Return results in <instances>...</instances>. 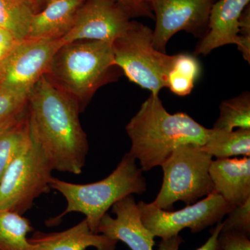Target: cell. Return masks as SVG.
Masks as SVG:
<instances>
[{
  "label": "cell",
  "mask_w": 250,
  "mask_h": 250,
  "mask_svg": "<svg viewBox=\"0 0 250 250\" xmlns=\"http://www.w3.org/2000/svg\"><path fill=\"white\" fill-rule=\"evenodd\" d=\"M238 48L243 58L250 62V4L243 10L239 20Z\"/></svg>",
  "instance_id": "4316f807"
},
{
  "label": "cell",
  "mask_w": 250,
  "mask_h": 250,
  "mask_svg": "<svg viewBox=\"0 0 250 250\" xmlns=\"http://www.w3.org/2000/svg\"><path fill=\"white\" fill-rule=\"evenodd\" d=\"M85 0H49L31 21L27 39H61L70 31Z\"/></svg>",
  "instance_id": "2e32d148"
},
{
  "label": "cell",
  "mask_w": 250,
  "mask_h": 250,
  "mask_svg": "<svg viewBox=\"0 0 250 250\" xmlns=\"http://www.w3.org/2000/svg\"><path fill=\"white\" fill-rule=\"evenodd\" d=\"M222 229V221L217 223L215 228L210 230V236L205 244L195 250H216L217 240ZM184 242L180 235L168 239H161L158 250H179L181 244Z\"/></svg>",
  "instance_id": "d4e9b609"
},
{
  "label": "cell",
  "mask_w": 250,
  "mask_h": 250,
  "mask_svg": "<svg viewBox=\"0 0 250 250\" xmlns=\"http://www.w3.org/2000/svg\"><path fill=\"white\" fill-rule=\"evenodd\" d=\"M34 230L31 222L23 215L0 210V250H34L27 238Z\"/></svg>",
  "instance_id": "ffe728a7"
},
{
  "label": "cell",
  "mask_w": 250,
  "mask_h": 250,
  "mask_svg": "<svg viewBox=\"0 0 250 250\" xmlns=\"http://www.w3.org/2000/svg\"><path fill=\"white\" fill-rule=\"evenodd\" d=\"M220 115L213 129L231 131L234 128L250 129V95L245 92L220 104Z\"/></svg>",
  "instance_id": "44dd1931"
},
{
  "label": "cell",
  "mask_w": 250,
  "mask_h": 250,
  "mask_svg": "<svg viewBox=\"0 0 250 250\" xmlns=\"http://www.w3.org/2000/svg\"><path fill=\"white\" fill-rule=\"evenodd\" d=\"M170 70L180 75L181 77L189 79L195 82L200 76L201 67L198 61L193 56L180 54L175 55Z\"/></svg>",
  "instance_id": "cb8c5ba5"
},
{
  "label": "cell",
  "mask_w": 250,
  "mask_h": 250,
  "mask_svg": "<svg viewBox=\"0 0 250 250\" xmlns=\"http://www.w3.org/2000/svg\"><path fill=\"white\" fill-rule=\"evenodd\" d=\"M118 1L127 9L131 15L147 16L150 15V13L140 7L138 4L137 0H118Z\"/></svg>",
  "instance_id": "f546056e"
},
{
  "label": "cell",
  "mask_w": 250,
  "mask_h": 250,
  "mask_svg": "<svg viewBox=\"0 0 250 250\" xmlns=\"http://www.w3.org/2000/svg\"><path fill=\"white\" fill-rule=\"evenodd\" d=\"M28 109L0 132V182L13 161L31 143Z\"/></svg>",
  "instance_id": "e0dca14e"
},
{
  "label": "cell",
  "mask_w": 250,
  "mask_h": 250,
  "mask_svg": "<svg viewBox=\"0 0 250 250\" xmlns=\"http://www.w3.org/2000/svg\"><path fill=\"white\" fill-rule=\"evenodd\" d=\"M12 33L0 28V63L21 42Z\"/></svg>",
  "instance_id": "f1b7e54d"
},
{
  "label": "cell",
  "mask_w": 250,
  "mask_h": 250,
  "mask_svg": "<svg viewBox=\"0 0 250 250\" xmlns=\"http://www.w3.org/2000/svg\"><path fill=\"white\" fill-rule=\"evenodd\" d=\"M28 95L0 88V132L27 109Z\"/></svg>",
  "instance_id": "7402d4cb"
},
{
  "label": "cell",
  "mask_w": 250,
  "mask_h": 250,
  "mask_svg": "<svg viewBox=\"0 0 250 250\" xmlns=\"http://www.w3.org/2000/svg\"><path fill=\"white\" fill-rule=\"evenodd\" d=\"M195 82L184 78L175 72L170 71L167 77V88L179 96H187L191 93Z\"/></svg>",
  "instance_id": "83f0119b"
},
{
  "label": "cell",
  "mask_w": 250,
  "mask_h": 250,
  "mask_svg": "<svg viewBox=\"0 0 250 250\" xmlns=\"http://www.w3.org/2000/svg\"><path fill=\"white\" fill-rule=\"evenodd\" d=\"M222 223L221 231H234L250 236V198L229 211Z\"/></svg>",
  "instance_id": "603a6c76"
},
{
  "label": "cell",
  "mask_w": 250,
  "mask_h": 250,
  "mask_svg": "<svg viewBox=\"0 0 250 250\" xmlns=\"http://www.w3.org/2000/svg\"><path fill=\"white\" fill-rule=\"evenodd\" d=\"M31 134L54 170L82 173L88 152L86 134L80 121V103L42 76L28 95Z\"/></svg>",
  "instance_id": "6da1fadb"
},
{
  "label": "cell",
  "mask_w": 250,
  "mask_h": 250,
  "mask_svg": "<svg viewBox=\"0 0 250 250\" xmlns=\"http://www.w3.org/2000/svg\"><path fill=\"white\" fill-rule=\"evenodd\" d=\"M61 39H27L21 41L0 63V88L29 94L41 77L48 73Z\"/></svg>",
  "instance_id": "9c48e42d"
},
{
  "label": "cell",
  "mask_w": 250,
  "mask_h": 250,
  "mask_svg": "<svg viewBox=\"0 0 250 250\" xmlns=\"http://www.w3.org/2000/svg\"><path fill=\"white\" fill-rule=\"evenodd\" d=\"M209 174L214 188L229 205L234 207L250 198V157L215 159Z\"/></svg>",
  "instance_id": "5bb4252c"
},
{
  "label": "cell",
  "mask_w": 250,
  "mask_h": 250,
  "mask_svg": "<svg viewBox=\"0 0 250 250\" xmlns=\"http://www.w3.org/2000/svg\"><path fill=\"white\" fill-rule=\"evenodd\" d=\"M216 250H250V236L234 231H220Z\"/></svg>",
  "instance_id": "484cf974"
},
{
  "label": "cell",
  "mask_w": 250,
  "mask_h": 250,
  "mask_svg": "<svg viewBox=\"0 0 250 250\" xmlns=\"http://www.w3.org/2000/svg\"><path fill=\"white\" fill-rule=\"evenodd\" d=\"M38 6L34 0H0V28L20 40L27 39Z\"/></svg>",
  "instance_id": "d6986e66"
},
{
  "label": "cell",
  "mask_w": 250,
  "mask_h": 250,
  "mask_svg": "<svg viewBox=\"0 0 250 250\" xmlns=\"http://www.w3.org/2000/svg\"><path fill=\"white\" fill-rule=\"evenodd\" d=\"M216 0H154L156 27L152 43L156 50L166 52L174 34L185 31L196 36L208 30L210 9Z\"/></svg>",
  "instance_id": "8fae6325"
},
{
  "label": "cell",
  "mask_w": 250,
  "mask_h": 250,
  "mask_svg": "<svg viewBox=\"0 0 250 250\" xmlns=\"http://www.w3.org/2000/svg\"><path fill=\"white\" fill-rule=\"evenodd\" d=\"M152 39L150 28L133 22L125 34L113 41L112 48L115 65L129 81L159 95L162 88H167L175 55L156 50Z\"/></svg>",
  "instance_id": "8992f818"
},
{
  "label": "cell",
  "mask_w": 250,
  "mask_h": 250,
  "mask_svg": "<svg viewBox=\"0 0 250 250\" xmlns=\"http://www.w3.org/2000/svg\"><path fill=\"white\" fill-rule=\"evenodd\" d=\"M34 250H116L118 241L93 232L86 219L61 232L35 231L29 238Z\"/></svg>",
  "instance_id": "9a60e30c"
},
{
  "label": "cell",
  "mask_w": 250,
  "mask_h": 250,
  "mask_svg": "<svg viewBox=\"0 0 250 250\" xmlns=\"http://www.w3.org/2000/svg\"><path fill=\"white\" fill-rule=\"evenodd\" d=\"M111 42L79 41L62 44L54 55L46 76L85 104L107 82L114 63Z\"/></svg>",
  "instance_id": "277c9868"
},
{
  "label": "cell",
  "mask_w": 250,
  "mask_h": 250,
  "mask_svg": "<svg viewBox=\"0 0 250 250\" xmlns=\"http://www.w3.org/2000/svg\"><path fill=\"white\" fill-rule=\"evenodd\" d=\"M137 205L143 225L155 238L164 240L179 235L185 229L192 233L201 232L221 222L233 208L215 192L175 211L161 209L152 202L141 201Z\"/></svg>",
  "instance_id": "ba28073f"
},
{
  "label": "cell",
  "mask_w": 250,
  "mask_h": 250,
  "mask_svg": "<svg viewBox=\"0 0 250 250\" xmlns=\"http://www.w3.org/2000/svg\"><path fill=\"white\" fill-rule=\"evenodd\" d=\"M31 137L30 146L13 161L0 182V210L23 215L38 197L50 191L53 168L32 134Z\"/></svg>",
  "instance_id": "52a82bcc"
},
{
  "label": "cell",
  "mask_w": 250,
  "mask_h": 250,
  "mask_svg": "<svg viewBox=\"0 0 250 250\" xmlns=\"http://www.w3.org/2000/svg\"><path fill=\"white\" fill-rule=\"evenodd\" d=\"M49 186L65 197L67 207L62 213L47 223L57 225L65 215L77 212L85 215L90 229L95 233L100 220L112 206L127 195H142L147 188L142 169L129 152L123 156L116 168L103 180L79 184L52 177Z\"/></svg>",
  "instance_id": "3957f363"
},
{
  "label": "cell",
  "mask_w": 250,
  "mask_h": 250,
  "mask_svg": "<svg viewBox=\"0 0 250 250\" xmlns=\"http://www.w3.org/2000/svg\"><path fill=\"white\" fill-rule=\"evenodd\" d=\"M213 159L197 145L188 143L176 148L161 166L162 186L152 203L161 209L172 210L175 202L190 205L214 192L209 174Z\"/></svg>",
  "instance_id": "5b68a950"
},
{
  "label": "cell",
  "mask_w": 250,
  "mask_h": 250,
  "mask_svg": "<svg viewBox=\"0 0 250 250\" xmlns=\"http://www.w3.org/2000/svg\"><path fill=\"white\" fill-rule=\"evenodd\" d=\"M131 16L118 0H85L71 29L61 40L62 44L79 41L113 42L131 27Z\"/></svg>",
  "instance_id": "30bf717a"
},
{
  "label": "cell",
  "mask_w": 250,
  "mask_h": 250,
  "mask_svg": "<svg viewBox=\"0 0 250 250\" xmlns=\"http://www.w3.org/2000/svg\"><path fill=\"white\" fill-rule=\"evenodd\" d=\"M125 129L131 142L129 153L139 161L143 172L162 166L182 145L203 146L210 129L187 113H168L154 95L141 104Z\"/></svg>",
  "instance_id": "7a4b0ae2"
},
{
  "label": "cell",
  "mask_w": 250,
  "mask_h": 250,
  "mask_svg": "<svg viewBox=\"0 0 250 250\" xmlns=\"http://www.w3.org/2000/svg\"><path fill=\"white\" fill-rule=\"evenodd\" d=\"M36 1V4H37L38 6L39 4L45 5L46 2L49 1V0H34Z\"/></svg>",
  "instance_id": "1f68e13d"
},
{
  "label": "cell",
  "mask_w": 250,
  "mask_h": 250,
  "mask_svg": "<svg viewBox=\"0 0 250 250\" xmlns=\"http://www.w3.org/2000/svg\"><path fill=\"white\" fill-rule=\"evenodd\" d=\"M153 1H154V0H137V3L140 7L149 12V10L146 7V4H147V3H150L151 4V2Z\"/></svg>",
  "instance_id": "4dcf8cb0"
},
{
  "label": "cell",
  "mask_w": 250,
  "mask_h": 250,
  "mask_svg": "<svg viewBox=\"0 0 250 250\" xmlns=\"http://www.w3.org/2000/svg\"><path fill=\"white\" fill-rule=\"evenodd\" d=\"M250 0H219L209 15L208 32L195 49L196 55L206 56L222 46L238 45L239 20Z\"/></svg>",
  "instance_id": "4fadbf2b"
},
{
  "label": "cell",
  "mask_w": 250,
  "mask_h": 250,
  "mask_svg": "<svg viewBox=\"0 0 250 250\" xmlns=\"http://www.w3.org/2000/svg\"><path fill=\"white\" fill-rule=\"evenodd\" d=\"M202 149L215 159L250 156V129L236 131L209 129L207 142Z\"/></svg>",
  "instance_id": "ac0fdd59"
},
{
  "label": "cell",
  "mask_w": 250,
  "mask_h": 250,
  "mask_svg": "<svg viewBox=\"0 0 250 250\" xmlns=\"http://www.w3.org/2000/svg\"><path fill=\"white\" fill-rule=\"evenodd\" d=\"M112 218L106 213L100 220L97 233L125 243L131 250H154L155 237L146 228L133 195L123 197L111 207Z\"/></svg>",
  "instance_id": "7c38bea8"
}]
</instances>
